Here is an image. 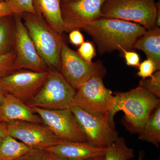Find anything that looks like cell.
Segmentation results:
<instances>
[{"label": "cell", "instance_id": "6", "mask_svg": "<svg viewBox=\"0 0 160 160\" xmlns=\"http://www.w3.org/2000/svg\"><path fill=\"white\" fill-rule=\"evenodd\" d=\"M103 78L92 77L77 89L72 106L90 113L109 117L115 104L116 98L104 85Z\"/></svg>", "mask_w": 160, "mask_h": 160}, {"label": "cell", "instance_id": "34", "mask_svg": "<svg viewBox=\"0 0 160 160\" xmlns=\"http://www.w3.org/2000/svg\"><path fill=\"white\" fill-rule=\"evenodd\" d=\"M85 160H105V155L101 156L96 157L90 158Z\"/></svg>", "mask_w": 160, "mask_h": 160}, {"label": "cell", "instance_id": "10", "mask_svg": "<svg viewBox=\"0 0 160 160\" xmlns=\"http://www.w3.org/2000/svg\"><path fill=\"white\" fill-rule=\"evenodd\" d=\"M7 124L9 135L32 149L45 150L65 141L58 137L43 124L22 121Z\"/></svg>", "mask_w": 160, "mask_h": 160}, {"label": "cell", "instance_id": "22", "mask_svg": "<svg viewBox=\"0 0 160 160\" xmlns=\"http://www.w3.org/2000/svg\"><path fill=\"white\" fill-rule=\"evenodd\" d=\"M18 70L14 50L7 54L0 55V79Z\"/></svg>", "mask_w": 160, "mask_h": 160}, {"label": "cell", "instance_id": "33", "mask_svg": "<svg viewBox=\"0 0 160 160\" xmlns=\"http://www.w3.org/2000/svg\"><path fill=\"white\" fill-rule=\"evenodd\" d=\"M7 93H8V92L5 89H3L2 87L0 86V104L2 102V101L3 98H4L5 95Z\"/></svg>", "mask_w": 160, "mask_h": 160}, {"label": "cell", "instance_id": "30", "mask_svg": "<svg viewBox=\"0 0 160 160\" xmlns=\"http://www.w3.org/2000/svg\"><path fill=\"white\" fill-rule=\"evenodd\" d=\"M12 15L14 13L9 6L5 2H0V18Z\"/></svg>", "mask_w": 160, "mask_h": 160}, {"label": "cell", "instance_id": "18", "mask_svg": "<svg viewBox=\"0 0 160 160\" xmlns=\"http://www.w3.org/2000/svg\"><path fill=\"white\" fill-rule=\"evenodd\" d=\"M32 149L7 135L0 143V160H15L28 153Z\"/></svg>", "mask_w": 160, "mask_h": 160}, {"label": "cell", "instance_id": "5", "mask_svg": "<svg viewBox=\"0 0 160 160\" xmlns=\"http://www.w3.org/2000/svg\"><path fill=\"white\" fill-rule=\"evenodd\" d=\"M76 92L61 72L49 70L48 77L41 89L26 103L30 108L69 109L73 105Z\"/></svg>", "mask_w": 160, "mask_h": 160}, {"label": "cell", "instance_id": "25", "mask_svg": "<svg viewBox=\"0 0 160 160\" xmlns=\"http://www.w3.org/2000/svg\"><path fill=\"white\" fill-rule=\"evenodd\" d=\"M77 53L83 60L88 62H91L96 55V51L93 43L87 41L80 46Z\"/></svg>", "mask_w": 160, "mask_h": 160}, {"label": "cell", "instance_id": "38", "mask_svg": "<svg viewBox=\"0 0 160 160\" xmlns=\"http://www.w3.org/2000/svg\"><path fill=\"white\" fill-rule=\"evenodd\" d=\"M2 122V120H1V118H0V122Z\"/></svg>", "mask_w": 160, "mask_h": 160}, {"label": "cell", "instance_id": "19", "mask_svg": "<svg viewBox=\"0 0 160 160\" xmlns=\"http://www.w3.org/2000/svg\"><path fill=\"white\" fill-rule=\"evenodd\" d=\"M12 16L0 18V55L14 50L15 24Z\"/></svg>", "mask_w": 160, "mask_h": 160}, {"label": "cell", "instance_id": "35", "mask_svg": "<svg viewBox=\"0 0 160 160\" xmlns=\"http://www.w3.org/2000/svg\"><path fill=\"white\" fill-rule=\"evenodd\" d=\"M144 155V152H143L142 151L140 152L139 154V158L137 160H143Z\"/></svg>", "mask_w": 160, "mask_h": 160}, {"label": "cell", "instance_id": "31", "mask_svg": "<svg viewBox=\"0 0 160 160\" xmlns=\"http://www.w3.org/2000/svg\"><path fill=\"white\" fill-rule=\"evenodd\" d=\"M7 135H9L8 124L5 122H0V143Z\"/></svg>", "mask_w": 160, "mask_h": 160}, {"label": "cell", "instance_id": "37", "mask_svg": "<svg viewBox=\"0 0 160 160\" xmlns=\"http://www.w3.org/2000/svg\"><path fill=\"white\" fill-rule=\"evenodd\" d=\"M4 2V0H0V2Z\"/></svg>", "mask_w": 160, "mask_h": 160}, {"label": "cell", "instance_id": "20", "mask_svg": "<svg viewBox=\"0 0 160 160\" xmlns=\"http://www.w3.org/2000/svg\"><path fill=\"white\" fill-rule=\"evenodd\" d=\"M139 135L142 141L158 147L160 143V105L154 109Z\"/></svg>", "mask_w": 160, "mask_h": 160}, {"label": "cell", "instance_id": "2", "mask_svg": "<svg viewBox=\"0 0 160 160\" xmlns=\"http://www.w3.org/2000/svg\"><path fill=\"white\" fill-rule=\"evenodd\" d=\"M114 95L115 104L109 113V120L115 125V115L123 111V124L132 133H141L152 111L160 105V98L139 86L126 92H115Z\"/></svg>", "mask_w": 160, "mask_h": 160}, {"label": "cell", "instance_id": "36", "mask_svg": "<svg viewBox=\"0 0 160 160\" xmlns=\"http://www.w3.org/2000/svg\"><path fill=\"white\" fill-rule=\"evenodd\" d=\"M68 1H69V0H60V2H61V3H62Z\"/></svg>", "mask_w": 160, "mask_h": 160}, {"label": "cell", "instance_id": "17", "mask_svg": "<svg viewBox=\"0 0 160 160\" xmlns=\"http://www.w3.org/2000/svg\"><path fill=\"white\" fill-rule=\"evenodd\" d=\"M133 49L142 50L147 59L153 61L158 70L160 69V29L146 30V32L136 41Z\"/></svg>", "mask_w": 160, "mask_h": 160}, {"label": "cell", "instance_id": "4", "mask_svg": "<svg viewBox=\"0 0 160 160\" xmlns=\"http://www.w3.org/2000/svg\"><path fill=\"white\" fill-rule=\"evenodd\" d=\"M159 4L155 0H106L101 10L102 18L137 23L150 30L156 27Z\"/></svg>", "mask_w": 160, "mask_h": 160}, {"label": "cell", "instance_id": "9", "mask_svg": "<svg viewBox=\"0 0 160 160\" xmlns=\"http://www.w3.org/2000/svg\"><path fill=\"white\" fill-rule=\"evenodd\" d=\"M31 108L39 116L43 124L59 138L71 142H88L70 108L62 109Z\"/></svg>", "mask_w": 160, "mask_h": 160}, {"label": "cell", "instance_id": "14", "mask_svg": "<svg viewBox=\"0 0 160 160\" xmlns=\"http://www.w3.org/2000/svg\"><path fill=\"white\" fill-rule=\"evenodd\" d=\"M0 118L9 123L22 121L43 124L42 119L30 107L13 95L7 93L0 104Z\"/></svg>", "mask_w": 160, "mask_h": 160}, {"label": "cell", "instance_id": "13", "mask_svg": "<svg viewBox=\"0 0 160 160\" xmlns=\"http://www.w3.org/2000/svg\"><path fill=\"white\" fill-rule=\"evenodd\" d=\"M13 17L15 24L14 50L18 69L48 71L47 65L38 53L21 16L14 14Z\"/></svg>", "mask_w": 160, "mask_h": 160}, {"label": "cell", "instance_id": "16", "mask_svg": "<svg viewBox=\"0 0 160 160\" xmlns=\"http://www.w3.org/2000/svg\"><path fill=\"white\" fill-rule=\"evenodd\" d=\"M33 2L36 12L42 15L55 32L61 35L66 32L60 0H33Z\"/></svg>", "mask_w": 160, "mask_h": 160}, {"label": "cell", "instance_id": "24", "mask_svg": "<svg viewBox=\"0 0 160 160\" xmlns=\"http://www.w3.org/2000/svg\"><path fill=\"white\" fill-rule=\"evenodd\" d=\"M139 86L146 89L156 97L160 98V71L158 70L147 79L140 81Z\"/></svg>", "mask_w": 160, "mask_h": 160}, {"label": "cell", "instance_id": "15", "mask_svg": "<svg viewBox=\"0 0 160 160\" xmlns=\"http://www.w3.org/2000/svg\"><path fill=\"white\" fill-rule=\"evenodd\" d=\"M107 148H99L88 142L65 141L45 150L62 157L66 160H85L104 156Z\"/></svg>", "mask_w": 160, "mask_h": 160}, {"label": "cell", "instance_id": "29", "mask_svg": "<svg viewBox=\"0 0 160 160\" xmlns=\"http://www.w3.org/2000/svg\"><path fill=\"white\" fill-rule=\"evenodd\" d=\"M69 39L72 44L76 46H80L85 42L84 37L79 29H74L70 32Z\"/></svg>", "mask_w": 160, "mask_h": 160}, {"label": "cell", "instance_id": "7", "mask_svg": "<svg viewBox=\"0 0 160 160\" xmlns=\"http://www.w3.org/2000/svg\"><path fill=\"white\" fill-rule=\"evenodd\" d=\"M70 109L90 145L108 148L119 138L115 125L110 122L108 116L90 113L76 106Z\"/></svg>", "mask_w": 160, "mask_h": 160}, {"label": "cell", "instance_id": "12", "mask_svg": "<svg viewBox=\"0 0 160 160\" xmlns=\"http://www.w3.org/2000/svg\"><path fill=\"white\" fill-rule=\"evenodd\" d=\"M49 74L48 71L17 70L0 79V86L8 93L26 103L37 93Z\"/></svg>", "mask_w": 160, "mask_h": 160}, {"label": "cell", "instance_id": "27", "mask_svg": "<svg viewBox=\"0 0 160 160\" xmlns=\"http://www.w3.org/2000/svg\"><path fill=\"white\" fill-rule=\"evenodd\" d=\"M45 150L32 149L28 153L15 160H45Z\"/></svg>", "mask_w": 160, "mask_h": 160}, {"label": "cell", "instance_id": "1", "mask_svg": "<svg viewBox=\"0 0 160 160\" xmlns=\"http://www.w3.org/2000/svg\"><path fill=\"white\" fill-rule=\"evenodd\" d=\"M82 29L92 39L100 54L133 49L136 41L147 30L137 23L104 18L89 23Z\"/></svg>", "mask_w": 160, "mask_h": 160}, {"label": "cell", "instance_id": "28", "mask_svg": "<svg viewBox=\"0 0 160 160\" xmlns=\"http://www.w3.org/2000/svg\"><path fill=\"white\" fill-rule=\"evenodd\" d=\"M124 57L127 66L138 67L140 65V58L139 55L134 51L124 50Z\"/></svg>", "mask_w": 160, "mask_h": 160}, {"label": "cell", "instance_id": "26", "mask_svg": "<svg viewBox=\"0 0 160 160\" xmlns=\"http://www.w3.org/2000/svg\"><path fill=\"white\" fill-rule=\"evenodd\" d=\"M138 67V76L142 78L143 79L150 77L155 72L158 70L153 61L149 59H147L140 63Z\"/></svg>", "mask_w": 160, "mask_h": 160}, {"label": "cell", "instance_id": "39", "mask_svg": "<svg viewBox=\"0 0 160 160\" xmlns=\"http://www.w3.org/2000/svg\"><path fill=\"white\" fill-rule=\"evenodd\" d=\"M158 160H160V159H159Z\"/></svg>", "mask_w": 160, "mask_h": 160}, {"label": "cell", "instance_id": "21", "mask_svg": "<svg viewBox=\"0 0 160 160\" xmlns=\"http://www.w3.org/2000/svg\"><path fill=\"white\" fill-rule=\"evenodd\" d=\"M105 160H129L134 157V149L127 146L123 137L117 140L107 148Z\"/></svg>", "mask_w": 160, "mask_h": 160}, {"label": "cell", "instance_id": "3", "mask_svg": "<svg viewBox=\"0 0 160 160\" xmlns=\"http://www.w3.org/2000/svg\"><path fill=\"white\" fill-rule=\"evenodd\" d=\"M36 13L25 12L20 16L40 56L47 66L59 69L62 38L52 29L42 15Z\"/></svg>", "mask_w": 160, "mask_h": 160}, {"label": "cell", "instance_id": "23", "mask_svg": "<svg viewBox=\"0 0 160 160\" xmlns=\"http://www.w3.org/2000/svg\"><path fill=\"white\" fill-rule=\"evenodd\" d=\"M14 14L19 15L25 12L36 14L33 0H4Z\"/></svg>", "mask_w": 160, "mask_h": 160}, {"label": "cell", "instance_id": "11", "mask_svg": "<svg viewBox=\"0 0 160 160\" xmlns=\"http://www.w3.org/2000/svg\"><path fill=\"white\" fill-rule=\"evenodd\" d=\"M106 0H69L61 3L66 32L83 29L102 18L101 10Z\"/></svg>", "mask_w": 160, "mask_h": 160}, {"label": "cell", "instance_id": "32", "mask_svg": "<svg viewBox=\"0 0 160 160\" xmlns=\"http://www.w3.org/2000/svg\"><path fill=\"white\" fill-rule=\"evenodd\" d=\"M45 160H66L62 157L45 150Z\"/></svg>", "mask_w": 160, "mask_h": 160}, {"label": "cell", "instance_id": "8", "mask_svg": "<svg viewBox=\"0 0 160 160\" xmlns=\"http://www.w3.org/2000/svg\"><path fill=\"white\" fill-rule=\"evenodd\" d=\"M59 70L65 79L76 90L92 77L104 78L106 72L101 61L86 62L64 41L61 48Z\"/></svg>", "mask_w": 160, "mask_h": 160}]
</instances>
